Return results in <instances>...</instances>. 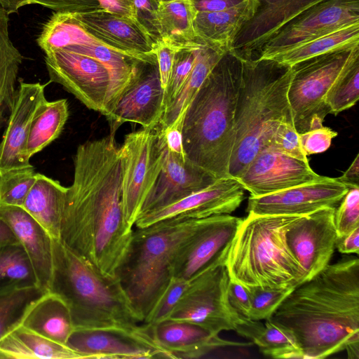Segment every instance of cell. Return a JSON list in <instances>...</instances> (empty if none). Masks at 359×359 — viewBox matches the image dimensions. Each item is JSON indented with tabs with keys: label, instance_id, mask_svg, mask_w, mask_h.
I'll return each mask as SVG.
<instances>
[{
	"label": "cell",
	"instance_id": "6da1fadb",
	"mask_svg": "<svg viewBox=\"0 0 359 359\" xmlns=\"http://www.w3.org/2000/svg\"><path fill=\"white\" fill-rule=\"evenodd\" d=\"M59 240L104 275L116 276L133 232L124 218L115 134L78 146Z\"/></svg>",
	"mask_w": 359,
	"mask_h": 359
},
{
	"label": "cell",
	"instance_id": "7a4b0ae2",
	"mask_svg": "<svg viewBox=\"0 0 359 359\" xmlns=\"http://www.w3.org/2000/svg\"><path fill=\"white\" fill-rule=\"evenodd\" d=\"M289 330L303 359H323L359 341V259L329 264L296 286L270 317Z\"/></svg>",
	"mask_w": 359,
	"mask_h": 359
},
{
	"label": "cell",
	"instance_id": "3957f363",
	"mask_svg": "<svg viewBox=\"0 0 359 359\" xmlns=\"http://www.w3.org/2000/svg\"><path fill=\"white\" fill-rule=\"evenodd\" d=\"M243 57L226 52L188 107L182 123L187 159L217 178L228 177Z\"/></svg>",
	"mask_w": 359,
	"mask_h": 359
},
{
	"label": "cell",
	"instance_id": "277c9868",
	"mask_svg": "<svg viewBox=\"0 0 359 359\" xmlns=\"http://www.w3.org/2000/svg\"><path fill=\"white\" fill-rule=\"evenodd\" d=\"M290 77V67L273 60L243 57L229 177L241 176L255 156L271 144L280 123H293L287 98Z\"/></svg>",
	"mask_w": 359,
	"mask_h": 359
},
{
	"label": "cell",
	"instance_id": "5b68a950",
	"mask_svg": "<svg viewBox=\"0 0 359 359\" xmlns=\"http://www.w3.org/2000/svg\"><path fill=\"white\" fill-rule=\"evenodd\" d=\"M48 292L67 306L75 330L131 332L143 320L117 276L102 274L59 239H52Z\"/></svg>",
	"mask_w": 359,
	"mask_h": 359
},
{
	"label": "cell",
	"instance_id": "8992f818",
	"mask_svg": "<svg viewBox=\"0 0 359 359\" xmlns=\"http://www.w3.org/2000/svg\"><path fill=\"white\" fill-rule=\"evenodd\" d=\"M205 219L178 215L133 230L116 276L143 321L168 287L177 255Z\"/></svg>",
	"mask_w": 359,
	"mask_h": 359
},
{
	"label": "cell",
	"instance_id": "52a82bcc",
	"mask_svg": "<svg viewBox=\"0 0 359 359\" xmlns=\"http://www.w3.org/2000/svg\"><path fill=\"white\" fill-rule=\"evenodd\" d=\"M300 217L248 213L238 228L225 261L230 280L247 288L299 285L302 268L287 244L285 232Z\"/></svg>",
	"mask_w": 359,
	"mask_h": 359
},
{
	"label": "cell",
	"instance_id": "ba28073f",
	"mask_svg": "<svg viewBox=\"0 0 359 359\" xmlns=\"http://www.w3.org/2000/svg\"><path fill=\"white\" fill-rule=\"evenodd\" d=\"M359 52V45L334 50L290 67L287 98L298 133L323 126L330 114L326 93L347 62Z\"/></svg>",
	"mask_w": 359,
	"mask_h": 359
},
{
	"label": "cell",
	"instance_id": "9c48e42d",
	"mask_svg": "<svg viewBox=\"0 0 359 359\" xmlns=\"http://www.w3.org/2000/svg\"><path fill=\"white\" fill-rule=\"evenodd\" d=\"M225 262L210 265L189 280L167 320L198 325L213 334L234 330L242 316L230 305Z\"/></svg>",
	"mask_w": 359,
	"mask_h": 359
},
{
	"label": "cell",
	"instance_id": "30bf717a",
	"mask_svg": "<svg viewBox=\"0 0 359 359\" xmlns=\"http://www.w3.org/2000/svg\"><path fill=\"white\" fill-rule=\"evenodd\" d=\"M119 151L123 215L126 223L133 227L142 205L162 168L165 144L157 125L126 135Z\"/></svg>",
	"mask_w": 359,
	"mask_h": 359
},
{
	"label": "cell",
	"instance_id": "8fae6325",
	"mask_svg": "<svg viewBox=\"0 0 359 359\" xmlns=\"http://www.w3.org/2000/svg\"><path fill=\"white\" fill-rule=\"evenodd\" d=\"M50 82L61 85L86 107L105 117L111 92V76L99 60L60 48L46 54Z\"/></svg>",
	"mask_w": 359,
	"mask_h": 359
},
{
	"label": "cell",
	"instance_id": "7c38bea8",
	"mask_svg": "<svg viewBox=\"0 0 359 359\" xmlns=\"http://www.w3.org/2000/svg\"><path fill=\"white\" fill-rule=\"evenodd\" d=\"M359 23V0H323L288 22L260 49L257 58L269 60L339 29Z\"/></svg>",
	"mask_w": 359,
	"mask_h": 359
},
{
	"label": "cell",
	"instance_id": "4fadbf2b",
	"mask_svg": "<svg viewBox=\"0 0 359 359\" xmlns=\"http://www.w3.org/2000/svg\"><path fill=\"white\" fill-rule=\"evenodd\" d=\"M66 346L83 359L172 358L155 339L153 326L143 323L131 332L74 330Z\"/></svg>",
	"mask_w": 359,
	"mask_h": 359
},
{
	"label": "cell",
	"instance_id": "5bb4252c",
	"mask_svg": "<svg viewBox=\"0 0 359 359\" xmlns=\"http://www.w3.org/2000/svg\"><path fill=\"white\" fill-rule=\"evenodd\" d=\"M334 211L324 208L301 216L285 232L287 244L302 268V283L330 264L337 237Z\"/></svg>",
	"mask_w": 359,
	"mask_h": 359
},
{
	"label": "cell",
	"instance_id": "9a60e30c",
	"mask_svg": "<svg viewBox=\"0 0 359 359\" xmlns=\"http://www.w3.org/2000/svg\"><path fill=\"white\" fill-rule=\"evenodd\" d=\"M243 218L230 214L207 217L177 255L172 277L190 280L210 265L225 262Z\"/></svg>",
	"mask_w": 359,
	"mask_h": 359
},
{
	"label": "cell",
	"instance_id": "2e32d148",
	"mask_svg": "<svg viewBox=\"0 0 359 359\" xmlns=\"http://www.w3.org/2000/svg\"><path fill=\"white\" fill-rule=\"evenodd\" d=\"M165 111V90L161 83L156 59L142 62L130 85L116 102L107 118L110 133L115 134L124 123L142 128L158 125Z\"/></svg>",
	"mask_w": 359,
	"mask_h": 359
},
{
	"label": "cell",
	"instance_id": "e0dca14e",
	"mask_svg": "<svg viewBox=\"0 0 359 359\" xmlns=\"http://www.w3.org/2000/svg\"><path fill=\"white\" fill-rule=\"evenodd\" d=\"M348 188L337 178L323 179L283 191L248 198V213L258 215H306L337 208Z\"/></svg>",
	"mask_w": 359,
	"mask_h": 359
},
{
	"label": "cell",
	"instance_id": "ac0fdd59",
	"mask_svg": "<svg viewBox=\"0 0 359 359\" xmlns=\"http://www.w3.org/2000/svg\"><path fill=\"white\" fill-rule=\"evenodd\" d=\"M309 161L286 155L273 146L262 149L237 180L253 197L283 191L321 180Z\"/></svg>",
	"mask_w": 359,
	"mask_h": 359
},
{
	"label": "cell",
	"instance_id": "d6986e66",
	"mask_svg": "<svg viewBox=\"0 0 359 359\" xmlns=\"http://www.w3.org/2000/svg\"><path fill=\"white\" fill-rule=\"evenodd\" d=\"M18 81L14 104L0 142V174L32 167L27 154V142L34 119L48 101L46 84Z\"/></svg>",
	"mask_w": 359,
	"mask_h": 359
},
{
	"label": "cell",
	"instance_id": "ffe728a7",
	"mask_svg": "<svg viewBox=\"0 0 359 359\" xmlns=\"http://www.w3.org/2000/svg\"><path fill=\"white\" fill-rule=\"evenodd\" d=\"M244 191L237 179L219 178L206 188L172 204L140 215L134 226L142 228L178 215L203 218L231 214L243 201Z\"/></svg>",
	"mask_w": 359,
	"mask_h": 359
},
{
	"label": "cell",
	"instance_id": "44dd1931",
	"mask_svg": "<svg viewBox=\"0 0 359 359\" xmlns=\"http://www.w3.org/2000/svg\"><path fill=\"white\" fill-rule=\"evenodd\" d=\"M74 14L90 35L108 47L144 62L156 59L154 41L134 18L104 8Z\"/></svg>",
	"mask_w": 359,
	"mask_h": 359
},
{
	"label": "cell",
	"instance_id": "7402d4cb",
	"mask_svg": "<svg viewBox=\"0 0 359 359\" xmlns=\"http://www.w3.org/2000/svg\"><path fill=\"white\" fill-rule=\"evenodd\" d=\"M323 0H257L253 16L243 26L230 51L255 58L262 47L288 22Z\"/></svg>",
	"mask_w": 359,
	"mask_h": 359
},
{
	"label": "cell",
	"instance_id": "603a6c76",
	"mask_svg": "<svg viewBox=\"0 0 359 359\" xmlns=\"http://www.w3.org/2000/svg\"><path fill=\"white\" fill-rule=\"evenodd\" d=\"M217 179L187 158L169 151L165 146L162 168L145 198L138 216L172 204L201 191Z\"/></svg>",
	"mask_w": 359,
	"mask_h": 359
},
{
	"label": "cell",
	"instance_id": "cb8c5ba5",
	"mask_svg": "<svg viewBox=\"0 0 359 359\" xmlns=\"http://www.w3.org/2000/svg\"><path fill=\"white\" fill-rule=\"evenodd\" d=\"M0 217L23 247L37 285L48 292L53 271V238L22 207L0 206Z\"/></svg>",
	"mask_w": 359,
	"mask_h": 359
},
{
	"label": "cell",
	"instance_id": "d4e9b609",
	"mask_svg": "<svg viewBox=\"0 0 359 359\" xmlns=\"http://www.w3.org/2000/svg\"><path fill=\"white\" fill-rule=\"evenodd\" d=\"M153 326L158 344L174 358H198L214 350L248 344L227 341L205 328L186 321L165 320Z\"/></svg>",
	"mask_w": 359,
	"mask_h": 359
},
{
	"label": "cell",
	"instance_id": "484cf974",
	"mask_svg": "<svg viewBox=\"0 0 359 359\" xmlns=\"http://www.w3.org/2000/svg\"><path fill=\"white\" fill-rule=\"evenodd\" d=\"M257 4V0H245L226 10L194 13V28L197 39L229 51L241 29L253 16Z\"/></svg>",
	"mask_w": 359,
	"mask_h": 359
},
{
	"label": "cell",
	"instance_id": "4316f807",
	"mask_svg": "<svg viewBox=\"0 0 359 359\" xmlns=\"http://www.w3.org/2000/svg\"><path fill=\"white\" fill-rule=\"evenodd\" d=\"M67 189L59 181L37 172L22 206L52 238H60Z\"/></svg>",
	"mask_w": 359,
	"mask_h": 359
},
{
	"label": "cell",
	"instance_id": "83f0119b",
	"mask_svg": "<svg viewBox=\"0 0 359 359\" xmlns=\"http://www.w3.org/2000/svg\"><path fill=\"white\" fill-rule=\"evenodd\" d=\"M21 325L65 346L75 330L67 306L57 295L50 292H45L31 306Z\"/></svg>",
	"mask_w": 359,
	"mask_h": 359
},
{
	"label": "cell",
	"instance_id": "f1b7e54d",
	"mask_svg": "<svg viewBox=\"0 0 359 359\" xmlns=\"http://www.w3.org/2000/svg\"><path fill=\"white\" fill-rule=\"evenodd\" d=\"M234 331L257 345L266 356L276 359H303L293 334L270 318L263 323L242 316Z\"/></svg>",
	"mask_w": 359,
	"mask_h": 359
},
{
	"label": "cell",
	"instance_id": "f546056e",
	"mask_svg": "<svg viewBox=\"0 0 359 359\" xmlns=\"http://www.w3.org/2000/svg\"><path fill=\"white\" fill-rule=\"evenodd\" d=\"M226 51L203 43L198 48L193 69L181 90L165 110L158 125L161 130L173 125L182 126L185 112L201 86Z\"/></svg>",
	"mask_w": 359,
	"mask_h": 359
},
{
	"label": "cell",
	"instance_id": "4dcf8cb0",
	"mask_svg": "<svg viewBox=\"0 0 359 359\" xmlns=\"http://www.w3.org/2000/svg\"><path fill=\"white\" fill-rule=\"evenodd\" d=\"M83 359L62 345L48 339L22 325L0 340V359Z\"/></svg>",
	"mask_w": 359,
	"mask_h": 359
},
{
	"label": "cell",
	"instance_id": "1f68e13d",
	"mask_svg": "<svg viewBox=\"0 0 359 359\" xmlns=\"http://www.w3.org/2000/svg\"><path fill=\"white\" fill-rule=\"evenodd\" d=\"M8 15L0 6V129L6 124L13 107L18 72L23 60L9 36Z\"/></svg>",
	"mask_w": 359,
	"mask_h": 359
},
{
	"label": "cell",
	"instance_id": "d6a6232c",
	"mask_svg": "<svg viewBox=\"0 0 359 359\" xmlns=\"http://www.w3.org/2000/svg\"><path fill=\"white\" fill-rule=\"evenodd\" d=\"M157 15L163 41L177 48L201 41L194 32V13L189 0L160 4Z\"/></svg>",
	"mask_w": 359,
	"mask_h": 359
},
{
	"label": "cell",
	"instance_id": "836d02e7",
	"mask_svg": "<svg viewBox=\"0 0 359 359\" xmlns=\"http://www.w3.org/2000/svg\"><path fill=\"white\" fill-rule=\"evenodd\" d=\"M359 45V23L339 29L276 55L273 60L291 67L304 60L334 50Z\"/></svg>",
	"mask_w": 359,
	"mask_h": 359
},
{
	"label": "cell",
	"instance_id": "e575fe53",
	"mask_svg": "<svg viewBox=\"0 0 359 359\" xmlns=\"http://www.w3.org/2000/svg\"><path fill=\"white\" fill-rule=\"evenodd\" d=\"M68 117L69 105L66 99L46 102L30 128L26 148L30 158L60 136Z\"/></svg>",
	"mask_w": 359,
	"mask_h": 359
},
{
	"label": "cell",
	"instance_id": "d590c367",
	"mask_svg": "<svg viewBox=\"0 0 359 359\" xmlns=\"http://www.w3.org/2000/svg\"><path fill=\"white\" fill-rule=\"evenodd\" d=\"M45 292L37 285L0 290V340L21 325L29 309Z\"/></svg>",
	"mask_w": 359,
	"mask_h": 359
},
{
	"label": "cell",
	"instance_id": "8d00e7d4",
	"mask_svg": "<svg viewBox=\"0 0 359 359\" xmlns=\"http://www.w3.org/2000/svg\"><path fill=\"white\" fill-rule=\"evenodd\" d=\"M32 285H37L36 278L22 245H0V290Z\"/></svg>",
	"mask_w": 359,
	"mask_h": 359
},
{
	"label": "cell",
	"instance_id": "74e56055",
	"mask_svg": "<svg viewBox=\"0 0 359 359\" xmlns=\"http://www.w3.org/2000/svg\"><path fill=\"white\" fill-rule=\"evenodd\" d=\"M359 98V52L343 67L325 95L330 113L337 114L353 106Z\"/></svg>",
	"mask_w": 359,
	"mask_h": 359
},
{
	"label": "cell",
	"instance_id": "f35d334b",
	"mask_svg": "<svg viewBox=\"0 0 359 359\" xmlns=\"http://www.w3.org/2000/svg\"><path fill=\"white\" fill-rule=\"evenodd\" d=\"M36 177L33 166L1 173L0 206L22 207Z\"/></svg>",
	"mask_w": 359,
	"mask_h": 359
},
{
	"label": "cell",
	"instance_id": "ab89813d",
	"mask_svg": "<svg viewBox=\"0 0 359 359\" xmlns=\"http://www.w3.org/2000/svg\"><path fill=\"white\" fill-rule=\"evenodd\" d=\"M203 42L178 49L168 86L165 90V110L177 97L194 65L198 48ZM164 114V113H163Z\"/></svg>",
	"mask_w": 359,
	"mask_h": 359
},
{
	"label": "cell",
	"instance_id": "60d3db41",
	"mask_svg": "<svg viewBox=\"0 0 359 359\" xmlns=\"http://www.w3.org/2000/svg\"><path fill=\"white\" fill-rule=\"evenodd\" d=\"M294 287L248 288L250 294L251 309L248 318L264 320L269 318Z\"/></svg>",
	"mask_w": 359,
	"mask_h": 359
},
{
	"label": "cell",
	"instance_id": "b9f144b4",
	"mask_svg": "<svg viewBox=\"0 0 359 359\" xmlns=\"http://www.w3.org/2000/svg\"><path fill=\"white\" fill-rule=\"evenodd\" d=\"M29 4H39L55 13H83L102 8L97 0H0V6L8 15Z\"/></svg>",
	"mask_w": 359,
	"mask_h": 359
},
{
	"label": "cell",
	"instance_id": "7bdbcfd3",
	"mask_svg": "<svg viewBox=\"0 0 359 359\" xmlns=\"http://www.w3.org/2000/svg\"><path fill=\"white\" fill-rule=\"evenodd\" d=\"M189 282V280L172 277L165 291L143 323L155 325L167 320L187 289Z\"/></svg>",
	"mask_w": 359,
	"mask_h": 359
},
{
	"label": "cell",
	"instance_id": "ee69618b",
	"mask_svg": "<svg viewBox=\"0 0 359 359\" xmlns=\"http://www.w3.org/2000/svg\"><path fill=\"white\" fill-rule=\"evenodd\" d=\"M337 236L359 228V187L348 189L334 211Z\"/></svg>",
	"mask_w": 359,
	"mask_h": 359
},
{
	"label": "cell",
	"instance_id": "f6af8a7d",
	"mask_svg": "<svg viewBox=\"0 0 359 359\" xmlns=\"http://www.w3.org/2000/svg\"><path fill=\"white\" fill-rule=\"evenodd\" d=\"M270 145L286 155L309 161L302 147L299 134L292 123L283 122L280 123Z\"/></svg>",
	"mask_w": 359,
	"mask_h": 359
},
{
	"label": "cell",
	"instance_id": "bcb514c9",
	"mask_svg": "<svg viewBox=\"0 0 359 359\" xmlns=\"http://www.w3.org/2000/svg\"><path fill=\"white\" fill-rule=\"evenodd\" d=\"M154 0H134V18L147 32L154 43L162 41Z\"/></svg>",
	"mask_w": 359,
	"mask_h": 359
},
{
	"label": "cell",
	"instance_id": "7dc6e473",
	"mask_svg": "<svg viewBox=\"0 0 359 359\" xmlns=\"http://www.w3.org/2000/svg\"><path fill=\"white\" fill-rule=\"evenodd\" d=\"M299 134L302 147L306 156L326 151L333 138L338 135L336 131L323 126Z\"/></svg>",
	"mask_w": 359,
	"mask_h": 359
},
{
	"label": "cell",
	"instance_id": "c3c4849f",
	"mask_svg": "<svg viewBox=\"0 0 359 359\" xmlns=\"http://www.w3.org/2000/svg\"><path fill=\"white\" fill-rule=\"evenodd\" d=\"M178 49L180 48L163 41L154 46V53L157 60L161 86L164 90L169 82Z\"/></svg>",
	"mask_w": 359,
	"mask_h": 359
},
{
	"label": "cell",
	"instance_id": "681fc988",
	"mask_svg": "<svg viewBox=\"0 0 359 359\" xmlns=\"http://www.w3.org/2000/svg\"><path fill=\"white\" fill-rule=\"evenodd\" d=\"M227 295L231 307L241 316L248 318L251 309L249 290L243 285L230 280Z\"/></svg>",
	"mask_w": 359,
	"mask_h": 359
},
{
	"label": "cell",
	"instance_id": "f907efd6",
	"mask_svg": "<svg viewBox=\"0 0 359 359\" xmlns=\"http://www.w3.org/2000/svg\"><path fill=\"white\" fill-rule=\"evenodd\" d=\"M182 129V126L173 125L164 130L160 129V130L168 150L179 156L187 158L183 147Z\"/></svg>",
	"mask_w": 359,
	"mask_h": 359
},
{
	"label": "cell",
	"instance_id": "816d5d0a",
	"mask_svg": "<svg viewBox=\"0 0 359 359\" xmlns=\"http://www.w3.org/2000/svg\"><path fill=\"white\" fill-rule=\"evenodd\" d=\"M245 0H189L194 13L215 12L234 7Z\"/></svg>",
	"mask_w": 359,
	"mask_h": 359
},
{
	"label": "cell",
	"instance_id": "f5cc1de1",
	"mask_svg": "<svg viewBox=\"0 0 359 359\" xmlns=\"http://www.w3.org/2000/svg\"><path fill=\"white\" fill-rule=\"evenodd\" d=\"M335 248L342 254H358L359 252V228L337 236Z\"/></svg>",
	"mask_w": 359,
	"mask_h": 359
},
{
	"label": "cell",
	"instance_id": "db71d44e",
	"mask_svg": "<svg viewBox=\"0 0 359 359\" xmlns=\"http://www.w3.org/2000/svg\"><path fill=\"white\" fill-rule=\"evenodd\" d=\"M102 8L134 18V0H97ZM135 19V18H134Z\"/></svg>",
	"mask_w": 359,
	"mask_h": 359
},
{
	"label": "cell",
	"instance_id": "11a10c76",
	"mask_svg": "<svg viewBox=\"0 0 359 359\" xmlns=\"http://www.w3.org/2000/svg\"><path fill=\"white\" fill-rule=\"evenodd\" d=\"M348 189L359 187V154H358L348 168L337 178Z\"/></svg>",
	"mask_w": 359,
	"mask_h": 359
},
{
	"label": "cell",
	"instance_id": "9f6ffc18",
	"mask_svg": "<svg viewBox=\"0 0 359 359\" xmlns=\"http://www.w3.org/2000/svg\"><path fill=\"white\" fill-rule=\"evenodd\" d=\"M19 242L8 224L0 217V245Z\"/></svg>",
	"mask_w": 359,
	"mask_h": 359
},
{
	"label": "cell",
	"instance_id": "6f0895ef",
	"mask_svg": "<svg viewBox=\"0 0 359 359\" xmlns=\"http://www.w3.org/2000/svg\"><path fill=\"white\" fill-rule=\"evenodd\" d=\"M347 351L349 359L359 358V341H355L348 344L345 348Z\"/></svg>",
	"mask_w": 359,
	"mask_h": 359
},
{
	"label": "cell",
	"instance_id": "680465c9",
	"mask_svg": "<svg viewBox=\"0 0 359 359\" xmlns=\"http://www.w3.org/2000/svg\"><path fill=\"white\" fill-rule=\"evenodd\" d=\"M157 4H163V3H168V2H170V1H175V0H154Z\"/></svg>",
	"mask_w": 359,
	"mask_h": 359
}]
</instances>
